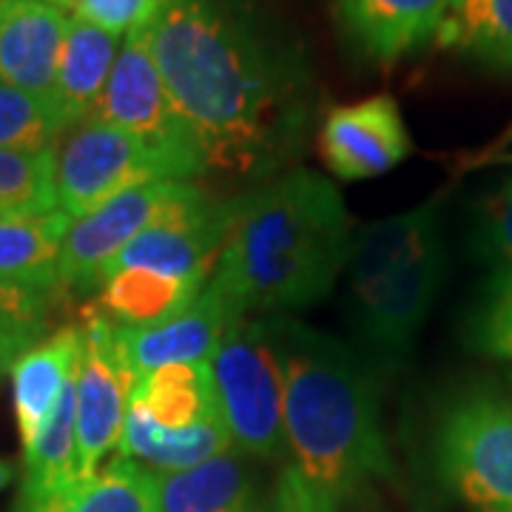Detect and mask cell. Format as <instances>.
<instances>
[{"label":"cell","mask_w":512,"mask_h":512,"mask_svg":"<svg viewBox=\"0 0 512 512\" xmlns=\"http://www.w3.org/2000/svg\"><path fill=\"white\" fill-rule=\"evenodd\" d=\"M205 194L191 183H146L111 197L92 214L72 220L63 251L57 282L69 291H92L103 285V276L117 254L154 222L171 217Z\"/></svg>","instance_id":"10"},{"label":"cell","mask_w":512,"mask_h":512,"mask_svg":"<svg viewBox=\"0 0 512 512\" xmlns=\"http://www.w3.org/2000/svg\"><path fill=\"white\" fill-rule=\"evenodd\" d=\"M72 217L60 208L49 214H0V282L35 291H60L57 268Z\"/></svg>","instance_id":"20"},{"label":"cell","mask_w":512,"mask_h":512,"mask_svg":"<svg viewBox=\"0 0 512 512\" xmlns=\"http://www.w3.org/2000/svg\"><path fill=\"white\" fill-rule=\"evenodd\" d=\"M470 342L481 353L512 362V265L487 282L470 319Z\"/></svg>","instance_id":"28"},{"label":"cell","mask_w":512,"mask_h":512,"mask_svg":"<svg viewBox=\"0 0 512 512\" xmlns=\"http://www.w3.org/2000/svg\"><path fill=\"white\" fill-rule=\"evenodd\" d=\"M49 3H57V6H63V9H66V0H49Z\"/></svg>","instance_id":"34"},{"label":"cell","mask_w":512,"mask_h":512,"mask_svg":"<svg viewBox=\"0 0 512 512\" xmlns=\"http://www.w3.org/2000/svg\"><path fill=\"white\" fill-rule=\"evenodd\" d=\"M80 362H77V478H92L103 458L120 444L128 402L137 384V373L117 325L97 305L80 319Z\"/></svg>","instance_id":"9"},{"label":"cell","mask_w":512,"mask_h":512,"mask_svg":"<svg viewBox=\"0 0 512 512\" xmlns=\"http://www.w3.org/2000/svg\"><path fill=\"white\" fill-rule=\"evenodd\" d=\"M77 370L66 382L52 416L32 444L23 447V498L20 512H49L80 484L77 478Z\"/></svg>","instance_id":"17"},{"label":"cell","mask_w":512,"mask_h":512,"mask_svg":"<svg viewBox=\"0 0 512 512\" xmlns=\"http://www.w3.org/2000/svg\"><path fill=\"white\" fill-rule=\"evenodd\" d=\"M436 43L481 66L512 72V0H450Z\"/></svg>","instance_id":"24"},{"label":"cell","mask_w":512,"mask_h":512,"mask_svg":"<svg viewBox=\"0 0 512 512\" xmlns=\"http://www.w3.org/2000/svg\"><path fill=\"white\" fill-rule=\"evenodd\" d=\"M9 478H12V467L0 461V490H3L6 484H9Z\"/></svg>","instance_id":"33"},{"label":"cell","mask_w":512,"mask_h":512,"mask_svg":"<svg viewBox=\"0 0 512 512\" xmlns=\"http://www.w3.org/2000/svg\"><path fill=\"white\" fill-rule=\"evenodd\" d=\"M350 217L339 188L308 168L237 197L211 279L248 311H302L322 302L348 268Z\"/></svg>","instance_id":"3"},{"label":"cell","mask_w":512,"mask_h":512,"mask_svg":"<svg viewBox=\"0 0 512 512\" xmlns=\"http://www.w3.org/2000/svg\"><path fill=\"white\" fill-rule=\"evenodd\" d=\"M202 288L205 282L197 279H177V276L128 268L111 274L100 285L97 308L117 328H154L188 308Z\"/></svg>","instance_id":"22"},{"label":"cell","mask_w":512,"mask_h":512,"mask_svg":"<svg viewBox=\"0 0 512 512\" xmlns=\"http://www.w3.org/2000/svg\"><path fill=\"white\" fill-rule=\"evenodd\" d=\"M55 293L0 282V325L12 322H46Z\"/></svg>","instance_id":"30"},{"label":"cell","mask_w":512,"mask_h":512,"mask_svg":"<svg viewBox=\"0 0 512 512\" xmlns=\"http://www.w3.org/2000/svg\"><path fill=\"white\" fill-rule=\"evenodd\" d=\"M234 211H237V197L211 200L208 194H202L197 202L154 222L140 237L131 239L109 265L103 282L111 274L128 268L208 282L217 271V262L234 222Z\"/></svg>","instance_id":"11"},{"label":"cell","mask_w":512,"mask_h":512,"mask_svg":"<svg viewBox=\"0 0 512 512\" xmlns=\"http://www.w3.org/2000/svg\"><path fill=\"white\" fill-rule=\"evenodd\" d=\"M439 200L365 225L350 245V325L376 370H399L447 279Z\"/></svg>","instance_id":"4"},{"label":"cell","mask_w":512,"mask_h":512,"mask_svg":"<svg viewBox=\"0 0 512 512\" xmlns=\"http://www.w3.org/2000/svg\"><path fill=\"white\" fill-rule=\"evenodd\" d=\"M72 120L55 97L0 83V148L6 151H57Z\"/></svg>","instance_id":"26"},{"label":"cell","mask_w":512,"mask_h":512,"mask_svg":"<svg viewBox=\"0 0 512 512\" xmlns=\"http://www.w3.org/2000/svg\"><path fill=\"white\" fill-rule=\"evenodd\" d=\"M160 512H274V484L237 447L180 473H157Z\"/></svg>","instance_id":"15"},{"label":"cell","mask_w":512,"mask_h":512,"mask_svg":"<svg viewBox=\"0 0 512 512\" xmlns=\"http://www.w3.org/2000/svg\"><path fill=\"white\" fill-rule=\"evenodd\" d=\"M49 512H160L157 473L131 458H111L92 478L74 484Z\"/></svg>","instance_id":"25"},{"label":"cell","mask_w":512,"mask_h":512,"mask_svg":"<svg viewBox=\"0 0 512 512\" xmlns=\"http://www.w3.org/2000/svg\"><path fill=\"white\" fill-rule=\"evenodd\" d=\"M89 120L137 134L140 140L168 154L191 180L208 171L200 143L185 123L183 111L177 109L154 60L151 29H137L123 37L109 83Z\"/></svg>","instance_id":"8"},{"label":"cell","mask_w":512,"mask_h":512,"mask_svg":"<svg viewBox=\"0 0 512 512\" xmlns=\"http://www.w3.org/2000/svg\"><path fill=\"white\" fill-rule=\"evenodd\" d=\"M80 345V328L69 325L52 333L49 339H40L12 367L15 416L23 447L35 441L40 427L52 416L63 387L77 370Z\"/></svg>","instance_id":"19"},{"label":"cell","mask_w":512,"mask_h":512,"mask_svg":"<svg viewBox=\"0 0 512 512\" xmlns=\"http://www.w3.org/2000/svg\"><path fill=\"white\" fill-rule=\"evenodd\" d=\"M433 464L470 512H512V396L481 382L450 393L433 424Z\"/></svg>","instance_id":"5"},{"label":"cell","mask_w":512,"mask_h":512,"mask_svg":"<svg viewBox=\"0 0 512 512\" xmlns=\"http://www.w3.org/2000/svg\"><path fill=\"white\" fill-rule=\"evenodd\" d=\"M487 242L495 254L504 259V265H512V185L498 197L490 211Z\"/></svg>","instance_id":"32"},{"label":"cell","mask_w":512,"mask_h":512,"mask_svg":"<svg viewBox=\"0 0 512 512\" xmlns=\"http://www.w3.org/2000/svg\"><path fill=\"white\" fill-rule=\"evenodd\" d=\"M46 322H12V325H0V382L6 379V373H12V367L29 348H35L43 336Z\"/></svg>","instance_id":"31"},{"label":"cell","mask_w":512,"mask_h":512,"mask_svg":"<svg viewBox=\"0 0 512 512\" xmlns=\"http://www.w3.org/2000/svg\"><path fill=\"white\" fill-rule=\"evenodd\" d=\"M245 319L222 288L208 279L197 299L154 328H117L128 365L137 376L168 365H202L211 362L222 336Z\"/></svg>","instance_id":"13"},{"label":"cell","mask_w":512,"mask_h":512,"mask_svg":"<svg viewBox=\"0 0 512 512\" xmlns=\"http://www.w3.org/2000/svg\"><path fill=\"white\" fill-rule=\"evenodd\" d=\"M57 151H6L0 148V214L57 211Z\"/></svg>","instance_id":"27"},{"label":"cell","mask_w":512,"mask_h":512,"mask_svg":"<svg viewBox=\"0 0 512 512\" xmlns=\"http://www.w3.org/2000/svg\"><path fill=\"white\" fill-rule=\"evenodd\" d=\"M151 52L205 168L265 180L302 151L311 77L248 0H168Z\"/></svg>","instance_id":"1"},{"label":"cell","mask_w":512,"mask_h":512,"mask_svg":"<svg viewBox=\"0 0 512 512\" xmlns=\"http://www.w3.org/2000/svg\"><path fill=\"white\" fill-rule=\"evenodd\" d=\"M69 20L63 6L49 0L0 3V83L55 97L57 63Z\"/></svg>","instance_id":"14"},{"label":"cell","mask_w":512,"mask_h":512,"mask_svg":"<svg viewBox=\"0 0 512 512\" xmlns=\"http://www.w3.org/2000/svg\"><path fill=\"white\" fill-rule=\"evenodd\" d=\"M123 37L103 32L86 20H69L66 43L60 52L55 80V100L77 128L92 117L100 94L109 83L114 60L120 55Z\"/></svg>","instance_id":"21"},{"label":"cell","mask_w":512,"mask_h":512,"mask_svg":"<svg viewBox=\"0 0 512 512\" xmlns=\"http://www.w3.org/2000/svg\"><path fill=\"white\" fill-rule=\"evenodd\" d=\"M191 177L160 148L123 128L86 120L60 143L55 160L57 205L72 220L111 197L146 183H188Z\"/></svg>","instance_id":"7"},{"label":"cell","mask_w":512,"mask_h":512,"mask_svg":"<svg viewBox=\"0 0 512 512\" xmlns=\"http://www.w3.org/2000/svg\"><path fill=\"white\" fill-rule=\"evenodd\" d=\"M222 421L239 453L265 464L285 458V359L279 319H239L211 356Z\"/></svg>","instance_id":"6"},{"label":"cell","mask_w":512,"mask_h":512,"mask_svg":"<svg viewBox=\"0 0 512 512\" xmlns=\"http://www.w3.org/2000/svg\"><path fill=\"white\" fill-rule=\"evenodd\" d=\"M168 0H66L74 18L103 32L126 37L137 29H151L165 12Z\"/></svg>","instance_id":"29"},{"label":"cell","mask_w":512,"mask_h":512,"mask_svg":"<svg viewBox=\"0 0 512 512\" xmlns=\"http://www.w3.org/2000/svg\"><path fill=\"white\" fill-rule=\"evenodd\" d=\"M510 137H512V131H510Z\"/></svg>","instance_id":"35"},{"label":"cell","mask_w":512,"mask_h":512,"mask_svg":"<svg viewBox=\"0 0 512 512\" xmlns=\"http://www.w3.org/2000/svg\"><path fill=\"white\" fill-rule=\"evenodd\" d=\"M410 151V131L390 94L336 106L319 126V157L330 174L345 183L387 174Z\"/></svg>","instance_id":"12"},{"label":"cell","mask_w":512,"mask_h":512,"mask_svg":"<svg viewBox=\"0 0 512 512\" xmlns=\"http://www.w3.org/2000/svg\"><path fill=\"white\" fill-rule=\"evenodd\" d=\"M0 3H3V0H0Z\"/></svg>","instance_id":"36"},{"label":"cell","mask_w":512,"mask_h":512,"mask_svg":"<svg viewBox=\"0 0 512 512\" xmlns=\"http://www.w3.org/2000/svg\"><path fill=\"white\" fill-rule=\"evenodd\" d=\"M450 0H339L350 43L376 63H396L436 40Z\"/></svg>","instance_id":"16"},{"label":"cell","mask_w":512,"mask_h":512,"mask_svg":"<svg viewBox=\"0 0 512 512\" xmlns=\"http://www.w3.org/2000/svg\"><path fill=\"white\" fill-rule=\"evenodd\" d=\"M131 402L140 404L151 419L171 430L222 419L208 362L157 367L137 376Z\"/></svg>","instance_id":"23"},{"label":"cell","mask_w":512,"mask_h":512,"mask_svg":"<svg viewBox=\"0 0 512 512\" xmlns=\"http://www.w3.org/2000/svg\"><path fill=\"white\" fill-rule=\"evenodd\" d=\"M285 458L274 512H348L390 476L379 384L365 359L302 322L279 319Z\"/></svg>","instance_id":"2"},{"label":"cell","mask_w":512,"mask_h":512,"mask_svg":"<svg viewBox=\"0 0 512 512\" xmlns=\"http://www.w3.org/2000/svg\"><path fill=\"white\" fill-rule=\"evenodd\" d=\"M231 447L234 441L222 419L171 430V427L157 424L137 402H128L123 433L117 444L120 456L131 458L154 473H180L208 458L220 456Z\"/></svg>","instance_id":"18"}]
</instances>
